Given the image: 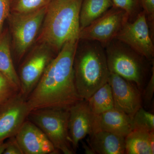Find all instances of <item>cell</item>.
<instances>
[{
	"mask_svg": "<svg viewBox=\"0 0 154 154\" xmlns=\"http://www.w3.org/2000/svg\"><path fill=\"white\" fill-rule=\"evenodd\" d=\"M53 50L44 43L30 53L20 67L19 76L20 92L27 99L35 88L54 57Z\"/></svg>",
	"mask_w": 154,
	"mask_h": 154,
	"instance_id": "9c48e42d",
	"label": "cell"
},
{
	"mask_svg": "<svg viewBox=\"0 0 154 154\" xmlns=\"http://www.w3.org/2000/svg\"><path fill=\"white\" fill-rule=\"evenodd\" d=\"M0 72L20 92V81L11 55L10 36L8 33H2L0 35Z\"/></svg>",
	"mask_w": 154,
	"mask_h": 154,
	"instance_id": "2e32d148",
	"label": "cell"
},
{
	"mask_svg": "<svg viewBox=\"0 0 154 154\" xmlns=\"http://www.w3.org/2000/svg\"><path fill=\"white\" fill-rule=\"evenodd\" d=\"M154 93V66L152 67V74L147 85L144 91L143 94H142V100L145 105H149L152 100Z\"/></svg>",
	"mask_w": 154,
	"mask_h": 154,
	"instance_id": "d4e9b609",
	"label": "cell"
},
{
	"mask_svg": "<svg viewBox=\"0 0 154 154\" xmlns=\"http://www.w3.org/2000/svg\"><path fill=\"white\" fill-rule=\"evenodd\" d=\"M133 129H144L149 131L154 130V114L141 107L132 118Z\"/></svg>",
	"mask_w": 154,
	"mask_h": 154,
	"instance_id": "44dd1931",
	"label": "cell"
},
{
	"mask_svg": "<svg viewBox=\"0 0 154 154\" xmlns=\"http://www.w3.org/2000/svg\"><path fill=\"white\" fill-rule=\"evenodd\" d=\"M11 10V0H0V35L4 22L9 17Z\"/></svg>",
	"mask_w": 154,
	"mask_h": 154,
	"instance_id": "484cf974",
	"label": "cell"
},
{
	"mask_svg": "<svg viewBox=\"0 0 154 154\" xmlns=\"http://www.w3.org/2000/svg\"><path fill=\"white\" fill-rule=\"evenodd\" d=\"M52 0H12V12L27 13L47 7Z\"/></svg>",
	"mask_w": 154,
	"mask_h": 154,
	"instance_id": "ffe728a7",
	"label": "cell"
},
{
	"mask_svg": "<svg viewBox=\"0 0 154 154\" xmlns=\"http://www.w3.org/2000/svg\"><path fill=\"white\" fill-rule=\"evenodd\" d=\"M104 48L110 72L131 82L141 90L148 75L150 61L116 38Z\"/></svg>",
	"mask_w": 154,
	"mask_h": 154,
	"instance_id": "277c9868",
	"label": "cell"
},
{
	"mask_svg": "<svg viewBox=\"0 0 154 154\" xmlns=\"http://www.w3.org/2000/svg\"><path fill=\"white\" fill-rule=\"evenodd\" d=\"M94 116L90 111L87 100H80L69 109L68 128L72 147L75 152L79 143L92 133Z\"/></svg>",
	"mask_w": 154,
	"mask_h": 154,
	"instance_id": "4fadbf2b",
	"label": "cell"
},
{
	"mask_svg": "<svg viewBox=\"0 0 154 154\" xmlns=\"http://www.w3.org/2000/svg\"><path fill=\"white\" fill-rule=\"evenodd\" d=\"M19 92V89L0 72V105Z\"/></svg>",
	"mask_w": 154,
	"mask_h": 154,
	"instance_id": "603a6c76",
	"label": "cell"
},
{
	"mask_svg": "<svg viewBox=\"0 0 154 154\" xmlns=\"http://www.w3.org/2000/svg\"><path fill=\"white\" fill-rule=\"evenodd\" d=\"M47 7L30 13L12 12L9 15L13 44L19 58L27 52L40 32Z\"/></svg>",
	"mask_w": 154,
	"mask_h": 154,
	"instance_id": "8992f818",
	"label": "cell"
},
{
	"mask_svg": "<svg viewBox=\"0 0 154 154\" xmlns=\"http://www.w3.org/2000/svg\"><path fill=\"white\" fill-rule=\"evenodd\" d=\"M128 21L125 11L113 6L80 32L79 39L97 42L105 47L115 39L125 24Z\"/></svg>",
	"mask_w": 154,
	"mask_h": 154,
	"instance_id": "52a82bcc",
	"label": "cell"
},
{
	"mask_svg": "<svg viewBox=\"0 0 154 154\" xmlns=\"http://www.w3.org/2000/svg\"><path fill=\"white\" fill-rule=\"evenodd\" d=\"M149 143L152 154H154V130L149 132Z\"/></svg>",
	"mask_w": 154,
	"mask_h": 154,
	"instance_id": "83f0119b",
	"label": "cell"
},
{
	"mask_svg": "<svg viewBox=\"0 0 154 154\" xmlns=\"http://www.w3.org/2000/svg\"><path fill=\"white\" fill-rule=\"evenodd\" d=\"M149 132L133 129L125 137V154H152L149 143Z\"/></svg>",
	"mask_w": 154,
	"mask_h": 154,
	"instance_id": "ac0fdd59",
	"label": "cell"
},
{
	"mask_svg": "<svg viewBox=\"0 0 154 154\" xmlns=\"http://www.w3.org/2000/svg\"><path fill=\"white\" fill-rule=\"evenodd\" d=\"M113 6L122 9L126 12L128 21L132 22L143 11L140 0H112Z\"/></svg>",
	"mask_w": 154,
	"mask_h": 154,
	"instance_id": "7402d4cb",
	"label": "cell"
},
{
	"mask_svg": "<svg viewBox=\"0 0 154 154\" xmlns=\"http://www.w3.org/2000/svg\"><path fill=\"white\" fill-rule=\"evenodd\" d=\"M83 146L85 149V153L88 154H95V152L90 146H88L85 143H83Z\"/></svg>",
	"mask_w": 154,
	"mask_h": 154,
	"instance_id": "f1b7e54d",
	"label": "cell"
},
{
	"mask_svg": "<svg viewBox=\"0 0 154 154\" xmlns=\"http://www.w3.org/2000/svg\"><path fill=\"white\" fill-rule=\"evenodd\" d=\"M15 137L23 154H54L60 152L44 133L30 120H25Z\"/></svg>",
	"mask_w": 154,
	"mask_h": 154,
	"instance_id": "7c38bea8",
	"label": "cell"
},
{
	"mask_svg": "<svg viewBox=\"0 0 154 154\" xmlns=\"http://www.w3.org/2000/svg\"><path fill=\"white\" fill-rule=\"evenodd\" d=\"M8 146V142L5 143L4 141L0 142V154H4Z\"/></svg>",
	"mask_w": 154,
	"mask_h": 154,
	"instance_id": "f546056e",
	"label": "cell"
},
{
	"mask_svg": "<svg viewBox=\"0 0 154 154\" xmlns=\"http://www.w3.org/2000/svg\"><path fill=\"white\" fill-rule=\"evenodd\" d=\"M8 146L4 154H23L19 143L17 142L15 136L9 138Z\"/></svg>",
	"mask_w": 154,
	"mask_h": 154,
	"instance_id": "4316f807",
	"label": "cell"
},
{
	"mask_svg": "<svg viewBox=\"0 0 154 154\" xmlns=\"http://www.w3.org/2000/svg\"><path fill=\"white\" fill-rule=\"evenodd\" d=\"M73 66L76 88L82 99L88 100L108 82L105 48L97 42L79 39Z\"/></svg>",
	"mask_w": 154,
	"mask_h": 154,
	"instance_id": "3957f363",
	"label": "cell"
},
{
	"mask_svg": "<svg viewBox=\"0 0 154 154\" xmlns=\"http://www.w3.org/2000/svg\"><path fill=\"white\" fill-rule=\"evenodd\" d=\"M132 130V118L115 108L94 115L92 134L105 131L125 137Z\"/></svg>",
	"mask_w": 154,
	"mask_h": 154,
	"instance_id": "5bb4252c",
	"label": "cell"
},
{
	"mask_svg": "<svg viewBox=\"0 0 154 154\" xmlns=\"http://www.w3.org/2000/svg\"><path fill=\"white\" fill-rule=\"evenodd\" d=\"M69 110L43 108L32 110L28 118L44 133L54 147L64 154H73L69 134Z\"/></svg>",
	"mask_w": 154,
	"mask_h": 154,
	"instance_id": "5b68a950",
	"label": "cell"
},
{
	"mask_svg": "<svg viewBox=\"0 0 154 154\" xmlns=\"http://www.w3.org/2000/svg\"><path fill=\"white\" fill-rule=\"evenodd\" d=\"M113 6L112 0H82L79 17L80 30L90 25Z\"/></svg>",
	"mask_w": 154,
	"mask_h": 154,
	"instance_id": "e0dca14e",
	"label": "cell"
},
{
	"mask_svg": "<svg viewBox=\"0 0 154 154\" xmlns=\"http://www.w3.org/2000/svg\"><path fill=\"white\" fill-rule=\"evenodd\" d=\"M90 136L88 143L95 154H125L124 137L105 131H97Z\"/></svg>",
	"mask_w": 154,
	"mask_h": 154,
	"instance_id": "9a60e30c",
	"label": "cell"
},
{
	"mask_svg": "<svg viewBox=\"0 0 154 154\" xmlns=\"http://www.w3.org/2000/svg\"><path fill=\"white\" fill-rule=\"evenodd\" d=\"M111 88L114 107L131 118L142 107V96L137 86L118 75L110 72L108 82Z\"/></svg>",
	"mask_w": 154,
	"mask_h": 154,
	"instance_id": "8fae6325",
	"label": "cell"
},
{
	"mask_svg": "<svg viewBox=\"0 0 154 154\" xmlns=\"http://www.w3.org/2000/svg\"><path fill=\"white\" fill-rule=\"evenodd\" d=\"M87 101L90 111L94 115L114 108L113 95L109 83H106L95 91Z\"/></svg>",
	"mask_w": 154,
	"mask_h": 154,
	"instance_id": "d6986e66",
	"label": "cell"
},
{
	"mask_svg": "<svg viewBox=\"0 0 154 154\" xmlns=\"http://www.w3.org/2000/svg\"><path fill=\"white\" fill-rule=\"evenodd\" d=\"M30 112L27 99L20 92L0 105V142L15 136Z\"/></svg>",
	"mask_w": 154,
	"mask_h": 154,
	"instance_id": "30bf717a",
	"label": "cell"
},
{
	"mask_svg": "<svg viewBox=\"0 0 154 154\" xmlns=\"http://www.w3.org/2000/svg\"><path fill=\"white\" fill-rule=\"evenodd\" d=\"M82 0H52L47 6L39 40L58 53L69 42L79 40Z\"/></svg>",
	"mask_w": 154,
	"mask_h": 154,
	"instance_id": "7a4b0ae2",
	"label": "cell"
},
{
	"mask_svg": "<svg viewBox=\"0 0 154 154\" xmlns=\"http://www.w3.org/2000/svg\"><path fill=\"white\" fill-rule=\"evenodd\" d=\"M115 38L126 44L149 60L154 61L152 32L143 11L132 22L127 21Z\"/></svg>",
	"mask_w": 154,
	"mask_h": 154,
	"instance_id": "ba28073f",
	"label": "cell"
},
{
	"mask_svg": "<svg viewBox=\"0 0 154 154\" xmlns=\"http://www.w3.org/2000/svg\"><path fill=\"white\" fill-rule=\"evenodd\" d=\"M143 11L145 13L152 32L154 28V0H140Z\"/></svg>",
	"mask_w": 154,
	"mask_h": 154,
	"instance_id": "cb8c5ba5",
	"label": "cell"
},
{
	"mask_svg": "<svg viewBox=\"0 0 154 154\" xmlns=\"http://www.w3.org/2000/svg\"><path fill=\"white\" fill-rule=\"evenodd\" d=\"M78 41L65 44L50 63L27 97L30 112L43 108L69 110L82 100L75 85L73 66Z\"/></svg>",
	"mask_w": 154,
	"mask_h": 154,
	"instance_id": "6da1fadb",
	"label": "cell"
}]
</instances>
